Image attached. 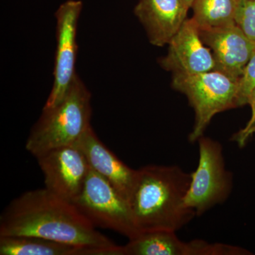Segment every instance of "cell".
<instances>
[{
	"label": "cell",
	"mask_w": 255,
	"mask_h": 255,
	"mask_svg": "<svg viewBox=\"0 0 255 255\" xmlns=\"http://www.w3.org/2000/svg\"><path fill=\"white\" fill-rule=\"evenodd\" d=\"M0 236H31L91 250L95 255H122L71 201L43 189L23 193L0 216Z\"/></svg>",
	"instance_id": "6da1fadb"
},
{
	"label": "cell",
	"mask_w": 255,
	"mask_h": 255,
	"mask_svg": "<svg viewBox=\"0 0 255 255\" xmlns=\"http://www.w3.org/2000/svg\"><path fill=\"white\" fill-rule=\"evenodd\" d=\"M191 173L177 165L150 164L137 169L129 207L139 232H177L196 215L185 205Z\"/></svg>",
	"instance_id": "7a4b0ae2"
},
{
	"label": "cell",
	"mask_w": 255,
	"mask_h": 255,
	"mask_svg": "<svg viewBox=\"0 0 255 255\" xmlns=\"http://www.w3.org/2000/svg\"><path fill=\"white\" fill-rule=\"evenodd\" d=\"M91 93L76 74L63 100L43 109L28 135L26 150L36 157L52 149L76 143L91 127Z\"/></svg>",
	"instance_id": "3957f363"
},
{
	"label": "cell",
	"mask_w": 255,
	"mask_h": 255,
	"mask_svg": "<svg viewBox=\"0 0 255 255\" xmlns=\"http://www.w3.org/2000/svg\"><path fill=\"white\" fill-rule=\"evenodd\" d=\"M239 80L218 71L188 75H173L172 86L187 97L194 109L195 121L189 133L190 142H196L216 114L239 107Z\"/></svg>",
	"instance_id": "277c9868"
},
{
	"label": "cell",
	"mask_w": 255,
	"mask_h": 255,
	"mask_svg": "<svg viewBox=\"0 0 255 255\" xmlns=\"http://www.w3.org/2000/svg\"><path fill=\"white\" fill-rule=\"evenodd\" d=\"M197 142L199 163L191 173L184 203L196 216H200L227 201L232 192L233 177L226 168L223 147L219 141L203 135Z\"/></svg>",
	"instance_id": "5b68a950"
},
{
	"label": "cell",
	"mask_w": 255,
	"mask_h": 255,
	"mask_svg": "<svg viewBox=\"0 0 255 255\" xmlns=\"http://www.w3.org/2000/svg\"><path fill=\"white\" fill-rule=\"evenodd\" d=\"M73 203L95 227L111 230L128 240L140 234L127 199L92 168L81 192Z\"/></svg>",
	"instance_id": "8992f818"
},
{
	"label": "cell",
	"mask_w": 255,
	"mask_h": 255,
	"mask_svg": "<svg viewBox=\"0 0 255 255\" xmlns=\"http://www.w3.org/2000/svg\"><path fill=\"white\" fill-rule=\"evenodd\" d=\"M82 6L83 4L80 0H68L60 5L55 12L57 48L54 80L43 108H50L60 103L76 75L77 31Z\"/></svg>",
	"instance_id": "52a82bcc"
},
{
	"label": "cell",
	"mask_w": 255,
	"mask_h": 255,
	"mask_svg": "<svg viewBox=\"0 0 255 255\" xmlns=\"http://www.w3.org/2000/svg\"><path fill=\"white\" fill-rule=\"evenodd\" d=\"M46 189L72 203L85 185L90 167L76 144L52 149L36 157Z\"/></svg>",
	"instance_id": "ba28073f"
},
{
	"label": "cell",
	"mask_w": 255,
	"mask_h": 255,
	"mask_svg": "<svg viewBox=\"0 0 255 255\" xmlns=\"http://www.w3.org/2000/svg\"><path fill=\"white\" fill-rule=\"evenodd\" d=\"M167 54L159 64L173 75H194L212 71L216 63L211 49L201 39L192 18H187L168 43Z\"/></svg>",
	"instance_id": "9c48e42d"
},
{
	"label": "cell",
	"mask_w": 255,
	"mask_h": 255,
	"mask_svg": "<svg viewBox=\"0 0 255 255\" xmlns=\"http://www.w3.org/2000/svg\"><path fill=\"white\" fill-rule=\"evenodd\" d=\"M201 39L212 52L215 70L240 80L255 50V45L237 24L226 27L199 29Z\"/></svg>",
	"instance_id": "30bf717a"
},
{
	"label": "cell",
	"mask_w": 255,
	"mask_h": 255,
	"mask_svg": "<svg viewBox=\"0 0 255 255\" xmlns=\"http://www.w3.org/2000/svg\"><path fill=\"white\" fill-rule=\"evenodd\" d=\"M189 9L183 0H140L134 13L151 44L162 47L168 45L182 27Z\"/></svg>",
	"instance_id": "8fae6325"
},
{
	"label": "cell",
	"mask_w": 255,
	"mask_h": 255,
	"mask_svg": "<svg viewBox=\"0 0 255 255\" xmlns=\"http://www.w3.org/2000/svg\"><path fill=\"white\" fill-rule=\"evenodd\" d=\"M91 168L107 179L124 199L129 196L136 179L137 169L130 168L110 150L89 128L76 142Z\"/></svg>",
	"instance_id": "7c38bea8"
},
{
	"label": "cell",
	"mask_w": 255,
	"mask_h": 255,
	"mask_svg": "<svg viewBox=\"0 0 255 255\" xmlns=\"http://www.w3.org/2000/svg\"><path fill=\"white\" fill-rule=\"evenodd\" d=\"M1 255H95L91 250L31 236H0Z\"/></svg>",
	"instance_id": "4fadbf2b"
},
{
	"label": "cell",
	"mask_w": 255,
	"mask_h": 255,
	"mask_svg": "<svg viewBox=\"0 0 255 255\" xmlns=\"http://www.w3.org/2000/svg\"><path fill=\"white\" fill-rule=\"evenodd\" d=\"M244 0H194L192 18L199 29L236 24Z\"/></svg>",
	"instance_id": "5bb4252c"
},
{
	"label": "cell",
	"mask_w": 255,
	"mask_h": 255,
	"mask_svg": "<svg viewBox=\"0 0 255 255\" xmlns=\"http://www.w3.org/2000/svg\"><path fill=\"white\" fill-rule=\"evenodd\" d=\"M255 88V50L244 69L238 85L239 107L248 105L250 94Z\"/></svg>",
	"instance_id": "9a60e30c"
},
{
	"label": "cell",
	"mask_w": 255,
	"mask_h": 255,
	"mask_svg": "<svg viewBox=\"0 0 255 255\" xmlns=\"http://www.w3.org/2000/svg\"><path fill=\"white\" fill-rule=\"evenodd\" d=\"M236 24L247 38L255 45V0L244 1L236 20Z\"/></svg>",
	"instance_id": "2e32d148"
},
{
	"label": "cell",
	"mask_w": 255,
	"mask_h": 255,
	"mask_svg": "<svg viewBox=\"0 0 255 255\" xmlns=\"http://www.w3.org/2000/svg\"><path fill=\"white\" fill-rule=\"evenodd\" d=\"M248 105L251 107V118L247 123L246 127L233 134L231 138V141L236 142L240 148L244 147L248 144L250 139L255 134V88L250 94Z\"/></svg>",
	"instance_id": "e0dca14e"
},
{
	"label": "cell",
	"mask_w": 255,
	"mask_h": 255,
	"mask_svg": "<svg viewBox=\"0 0 255 255\" xmlns=\"http://www.w3.org/2000/svg\"><path fill=\"white\" fill-rule=\"evenodd\" d=\"M185 4L187 5L188 7L191 8L192 6L193 3H194V0H183Z\"/></svg>",
	"instance_id": "ac0fdd59"
},
{
	"label": "cell",
	"mask_w": 255,
	"mask_h": 255,
	"mask_svg": "<svg viewBox=\"0 0 255 255\" xmlns=\"http://www.w3.org/2000/svg\"><path fill=\"white\" fill-rule=\"evenodd\" d=\"M244 1H255V0H244Z\"/></svg>",
	"instance_id": "d6986e66"
}]
</instances>
